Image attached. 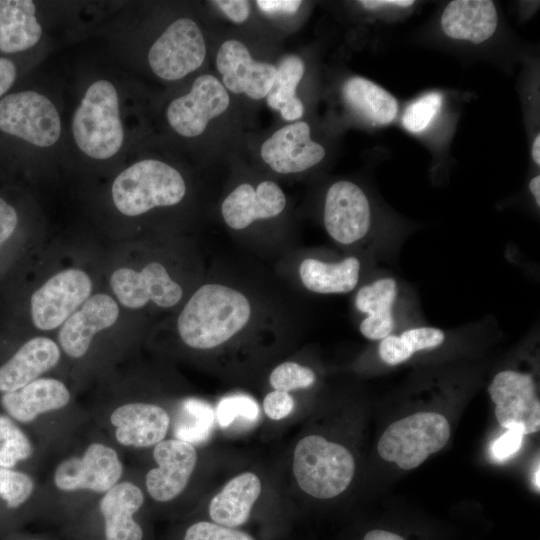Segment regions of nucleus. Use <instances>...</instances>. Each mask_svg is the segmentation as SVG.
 I'll list each match as a JSON object with an SVG mask.
<instances>
[{"instance_id": "1", "label": "nucleus", "mask_w": 540, "mask_h": 540, "mask_svg": "<svg viewBox=\"0 0 540 540\" xmlns=\"http://www.w3.org/2000/svg\"><path fill=\"white\" fill-rule=\"evenodd\" d=\"M255 308L239 289L212 282L200 286L177 318V331L190 348H218L254 321Z\"/></svg>"}, {"instance_id": "2", "label": "nucleus", "mask_w": 540, "mask_h": 540, "mask_svg": "<svg viewBox=\"0 0 540 540\" xmlns=\"http://www.w3.org/2000/svg\"><path fill=\"white\" fill-rule=\"evenodd\" d=\"M71 131L77 148L92 159L107 160L122 149L119 96L110 80L97 79L87 87L74 110Z\"/></svg>"}, {"instance_id": "3", "label": "nucleus", "mask_w": 540, "mask_h": 540, "mask_svg": "<svg viewBox=\"0 0 540 540\" xmlns=\"http://www.w3.org/2000/svg\"><path fill=\"white\" fill-rule=\"evenodd\" d=\"M186 183L173 166L157 159H142L126 167L111 186L116 209L128 217H137L158 207L180 203Z\"/></svg>"}, {"instance_id": "4", "label": "nucleus", "mask_w": 540, "mask_h": 540, "mask_svg": "<svg viewBox=\"0 0 540 540\" xmlns=\"http://www.w3.org/2000/svg\"><path fill=\"white\" fill-rule=\"evenodd\" d=\"M292 466L300 489L318 499H330L343 493L355 472L352 453L320 435H308L298 441Z\"/></svg>"}, {"instance_id": "5", "label": "nucleus", "mask_w": 540, "mask_h": 540, "mask_svg": "<svg viewBox=\"0 0 540 540\" xmlns=\"http://www.w3.org/2000/svg\"><path fill=\"white\" fill-rule=\"evenodd\" d=\"M450 438V424L436 412H418L391 423L379 439L382 459L403 470L421 465L441 450Z\"/></svg>"}, {"instance_id": "6", "label": "nucleus", "mask_w": 540, "mask_h": 540, "mask_svg": "<svg viewBox=\"0 0 540 540\" xmlns=\"http://www.w3.org/2000/svg\"><path fill=\"white\" fill-rule=\"evenodd\" d=\"M0 130L33 146L47 148L58 142L62 123L58 109L46 95L26 90L0 100Z\"/></svg>"}, {"instance_id": "7", "label": "nucleus", "mask_w": 540, "mask_h": 540, "mask_svg": "<svg viewBox=\"0 0 540 540\" xmlns=\"http://www.w3.org/2000/svg\"><path fill=\"white\" fill-rule=\"evenodd\" d=\"M205 56L206 45L199 26L190 18H179L152 44L148 63L159 78L176 81L197 70Z\"/></svg>"}, {"instance_id": "8", "label": "nucleus", "mask_w": 540, "mask_h": 540, "mask_svg": "<svg viewBox=\"0 0 540 540\" xmlns=\"http://www.w3.org/2000/svg\"><path fill=\"white\" fill-rule=\"evenodd\" d=\"M92 281L78 268L64 269L48 278L31 296L30 313L36 328L61 326L91 296Z\"/></svg>"}, {"instance_id": "9", "label": "nucleus", "mask_w": 540, "mask_h": 540, "mask_svg": "<svg viewBox=\"0 0 540 540\" xmlns=\"http://www.w3.org/2000/svg\"><path fill=\"white\" fill-rule=\"evenodd\" d=\"M488 392L502 427L523 436L539 431L540 402L535 381L529 373L500 371L491 381Z\"/></svg>"}, {"instance_id": "10", "label": "nucleus", "mask_w": 540, "mask_h": 540, "mask_svg": "<svg viewBox=\"0 0 540 540\" xmlns=\"http://www.w3.org/2000/svg\"><path fill=\"white\" fill-rule=\"evenodd\" d=\"M118 301L129 309H140L149 302L160 308H171L183 297V289L160 262L153 261L141 270L121 267L109 280Z\"/></svg>"}, {"instance_id": "11", "label": "nucleus", "mask_w": 540, "mask_h": 540, "mask_svg": "<svg viewBox=\"0 0 540 540\" xmlns=\"http://www.w3.org/2000/svg\"><path fill=\"white\" fill-rule=\"evenodd\" d=\"M230 103L228 92L214 76L197 77L190 91L170 102L166 118L171 128L187 138L199 136L208 122L226 111Z\"/></svg>"}, {"instance_id": "12", "label": "nucleus", "mask_w": 540, "mask_h": 540, "mask_svg": "<svg viewBox=\"0 0 540 540\" xmlns=\"http://www.w3.org/2000/svg\"><path fill=\"white\" fill-rule=\"evenodd\" d=\"M323 221L326 232L338 244L360 242L371 226V208L365 192L355 183H333L325 197Z\"/></svg>"}, {"instance_id": "13", "label": "nucleus", "mask_w": 540, "mask_h": 540, "mask_svg": "<svg viewBox=\"0 0 540 540\" xmlns=\"http://www.w3.org/2000/svg\"><path fill=\"white\" fill-rule=\"evenodd\" d=\"M122 472L116 451L104 444L93 443L82 457H70L57 466L54 483L63 491L106 492L116 485Z\"/></svg>"}, {"instance_id": "14", "label": "nucleus", "mask_w": 540, "mask_h": 540, "mask_svg": "<svg viewBox=\"0 0 540 540\" xmlns=\"http://www.w3.org/2000/svg\"><path fill=\"white\" fill-rule=\"evenodd\" d=\"M216 66L225 88L255 100L268 95L277 72L276 67L269 63L254 61L247 47L237 40L221 44Z\"/></svg>"}, {"instance_id": "15", "label": "nucleus", "mask_w": 540, "mask_h": 540, "mask_svg": "<svg viewBox=\"0 0 540 540\" xmlns=\"http://www.w3.org/2000/svg\"><path fill=\"white\" fill-rule=\"evenodd\" d=\"M153 457L158 466L146 474L147 491L156 501H170L187 486L197 462L196 449L179 439L162 440L155 445Z\"/></svg>"}, {"instance_id": "16", "label": "nucleus", "mask_w": 540, "mask_h": 540, "mask_svg": "<svg viewBox=\"0 0 540 540\" xmlns=\"http://www.w3.org/2000/svg\"><path fill=\"white\" fill-rule=\"evenodd\" d=\"M261 157L280 174L305 171L323 160L325 149L310 137L306 122L288 124L272 134L261 146Z\"/></svg>"}, {"instance_id": "17", "label": "nucleus", "mask_w": 540, "mask_h": 540, "mask_svg": "<svg viewBox=\"0 0 540 540\" xmlns=\"http://www.w3.org/2000/svg\"><path fill=\"white\" fill-rule=\"evenodd\" d=\"M119 317L115 299L105 293L91 295L61 326L58 342L72 358L83 357L100 331L112 327Z\"/></svg>"}, {"instance_id": "18", "label": "nucleus", "mask_w": 540, "mask_h": 540, "mask_svg": "<svg viewBox=\"0 0 540 540\" xmlns=\"http://www.w3.org/2000/svg\"><path fill=\"white\" fill-rule=\"evenodd\" d=\"M286 206V196L273 181L265 180L254 188L249 183L236 187L223 201L222 217L234 230H242L258 219L274 218Z\"/></svg>"}, {"instance_id": "19", "label": "nucleus", "mask_w": 540, "mask_h": 540, "mask_svg": "<svg viewBox=\"0 0 540 540\" xmlns=\"http://www.w3.org/2000/svg\"><path fill=\"white\" fill-rule=\"evenodd\" d=\"M110 421L117 441L124 446L149 447L161 442L169 429L165 409L149 403H128L116 408Z\"/></svg>"}, {"instance_id": "20", "label": "nucleus", "mask_w": 540, "mask_h": 540, "mask_svg": "<svg viewBox=\"0 0 540 540\" xmlns=\"http://www.w3.org/2000/svg\"><path fill=\"white\" fill-rule=\"evenodd\" d=\"M60 359V348L52 339L37 336L25 342L0 367V391L12 392L52 369Z\"/></svg>"}, {"instance_id": "21", "label": "nucleus", "mask_w": 540, "mask_h": 540, "mask_svg": "<svg viewBox=\"0 0 540 540\" xmlns=\"http://www.w3.org/2000/svg\"><path fill=\"white\" fill-rule=\"evenodd\" d=\"M397 294L398 285L392 277L378 278L357 291L354 304L365 315L359 324V331L365 338L381 341L392 334Z\"/></svg>"}, {"instance_id": "22", "label": "nucleus", "mask_w": 540, "mask_h": 540, "mask_svg": "<svg viewBox=\"0 0 540 540\" xmlns=\"http://www.w3.org/2000/svg\"><path fill=\"white\" fill-rule=\"evenodd\" d=\"M497 25L496 7L490 0H454L441 16V27L448 37L474 44L488 40Z\"/></svg>"}, {"instance_id": "23", "label": "nucleus", "mask_w": 540, "mask_h": 540, "mask_svg": "<svg viewBox=\"0 0 540 540\" xmlns=\"http://www.w3.org/2000/svg\"><path fill=\"white\" fill-rule=\"evenodd\" d=\"M70 393L63 382L54 378H39L22 388L3 393L1 404L15 420L27 423L42 413L63 408Z\"/></svg>"}, {"instance_id": "24", "label": "nucleus", "mask_w": 540, "mask_h": 540, "mask_svg": "<svg viewBox=\"0 0 540 540\" xmlns=\"http://www.w3.org/2000/svg\"><path fill=\"white\" fill-rule=\"evenodd\" d=\"M143 502L141 489L131 482H121L106 491L99 504L106 540H142V528L133 515Z\"/></svg>"}, {"instance_id": "25", "label": "nucleus", "mask_w": 540, "mask_h": 540, "mask_svg": "<svg viewBox=\"0 0 540 540\" xmlns=\"http://www.w3.org/2000/svg\"><path fill=\"white\" fill-rule=\"evenodd\" d=\"M261 489V481L256 474L243 472L235 476L211 499V519L230 528L243 525L248 520Z\"/></svg>"}, {"instance_id": "26", "label": "nucleus", "mask_w": 540, "mask_h": 540, "mask_svg": "<svg viewBox=\"0 0 540 540\" xmlns=\"http://www.w3.org/2000/svg\"><path fill=\"white\" fill-rule=\"evenodd\" d=\"M31 0H0V51L17 53L34 47L43 28Z\"/></svg>"}, {"instance_id": "27", "label": "nucleus", "mask_w": 540, "mask_h": 540, "mask_svg": "<svg viewBox=\"0 0 540 540\" xmlns=\"http://www.w3.org/2000/svg\"><path fill=\"white\" fill-rule=\"evenodd\" d=\"M361 262L348 256L338 262L305 258L298 269L303 286L318 294H346L358 285Z\"/></svg>"}, {"instance_id": "28", "label": "nucleus", "mask_w": 540, "mask_h": 540, "mask_svg": "<svg viewBox=\"0 0 540 540\" xmlns=\"http://www.w3.org/2000/svg\"><path fill=\"white\" fill-rule=\"evenodd\" d=\"M342 93L355 112L374 124H389L397 116L398 102L394 96L366 78H349L343 85Z\"/></svg>"}, {"instance_id": "29", "label": "nucleus", "mask_w": 540, "mask_h": 540, "mask_svg": "<svg viewBox=\"0 0 540 540\" xmlns=\"http://www.w3.org/2000/svg\"><path fill=\"white\" fill-rule=\"evenodd\" d=\"M276 70L267 103L272 109L279 110L285 120H297L304 113L303 103L296 96V88L305 71L304 63L300 57L288 55L280 61Z\"/></svg>"}, {"instance_id": "30", "label": "nucleus", "mask_w": 540, "mask_h": 540, "mask_svg": "<svg viewBox=\"0 0 540 540\" xmlns=\"http://www.w3.org/2000/svg\"><path fill=\"white\" fill-rule=\"evenodd\" d=\"M445 333L436 327L420 326L403 331L399 335L390 334L380 341L379 356L388 365L401 364L416 352L440 346Z\"/></svg>"}, {"instance_id": "31", "label": "nucleus", "mask_w": 540, "mask_h": 540, "mask_svg": "<svg viewBox=\"0 0 540 540\" xmlns=\"http://www.w3.org/2000/svg\"><path fill=\"white\" fill-rule=\"evenodd\" d=\"M214 420L215 413L209 404L188 398L182 402L175 419L176 439L191 444L205 441L212 431Z\"/></svg>"}, {"instance_id": "32", "label": "nucleus", "mask_w": 540, "mask_h": 540, "mask_svg": "<svg viewBox=\"0 0 540 540\" xmlns=\"http://www.w3.org/2000/svg\"><path fill=\"white\" fill-rule=\"evenodd\" d=\"M31 454L28 437L9 417L0 415V466L12 468Z\"/></svg>"}, {"instance_id": "33", "label": "nucleus", "mask_w": 540, "mask_h": 540, "mask_svg": "<svg viewBox=\"0 0 540 540\" xmlns=\"http://www.w3.org/2000/svg\"><path fill=\"white\" fill-rule=\"evenodd\" d=\"M443 97L430 92L412 102L404 111L402 124L411 133L424 131L440 112Z\"/></svg>"}, {"instance_id": "34", "label": "nucleus", "mask_w": 540, "mask_h": 540, "mask_svg": "<svg viewBox=\"0 0 540 540\" xmlns=\"http://www.w3.org/2000/svg\"><path fill=\"white\" fill-rule=\"evenodd\" d=\"M316 381L314 371L293 361L277 365L270 373L269 382L274 390L290 392L311 387Z\"/></svg>"}, {"instance_id": "35", "label": "nucleus", "mask_w": 540, "mask_h": 540, "mask_svg": "<svg viewBox=\"0 0 540 540\" xmlns=\"http://www.w3.org/2000/svg\"><path fill=\"white\" fill-rule=\"evenodd\" d=\"M33 480L25 473L0 466V498L8 508H17L31 495Z\"/></svg>"}, {"instance_id": "36", "label": "nucleus", "mask_w": 540, "mask_h": 540, "mask_svg": "<svg viewBox=\"0 0 540 540\" xmlns=\"http://www.w3.org/2000/svg\"><path fill=\"white\" fill-rule=\"evenodd\" d=\"M215 416L221 427H228L236 418L252 422L259 416V406L249 396L231 395L219 402Z\"/></svg>"}, {"instance_id": "37", "label": "nucleus", "mask_w": 540, "mask_h": 540, "mask_svg": "<svg viewBox=\"0 0 540 540\" xmlns=\"http://www.w3.org/2000/svg\"><path fill=\"white\" fill-rule=\"evenodd\" d=\"M184 540H255L241 530L219 525L215 522L200 521L191 525Z\"/></svg>"}, {"instance_id": "38", "label": "nucleus", "mask_w": 540, "mask_h": 540, "mask_svg": "<svg viewBox=\"0 0 540 540\" xmlns=\"http://www.w3.org/2000/svg\"><path fill=\"white\" fill-rule=\"evenodd\" d=\"M294 399L289 392L274 390L263 400V410L272 420H281L289 416L294 409Z\"/></svg>"}, {"instance_id": "39", "label": "nucleus", "mask_w": 540, "mask_h": 540, "mask_svg": "<svg viewBox=\"0 0 540 540\" xmlns=\"http://www.w3.org/2000/svg\"><path fill=\"white\" fill-rule=\"evenodd\" d=\"M522 441V434L508 430L493 443L492 454L498 461L507 460L520 449Z\"/></svg>"}, {"instance_id": "40", "label": "nucleus", "mask_w": 540, "mask_h": 540, "mask_svg": "<svg viewBox=\"0 0 540 540\" xmlns=\"http://www.w3.org/2000/svg\"><path fill=\"white\" fill-rule=\"evenodd\" d=\"M18 224L15 208L0 197V248L12 236Z\"/></svg>"}, {"instance_id": "41", "label": "nucleus", "mask_w": 540, "mask_h": 540, "mask_svg": "<svg viewBox=\"0 0 540 540\" xmlns=\"http://www.w3.org/2000/svg\"><path fill=\"white\" fill-rule=\"evenodd\" d=\"M213 3L235 23L246 21L250 15V3L245 0H216Z\"/></svg>"}, {"instance_id": "42", "label": "nucleus", "mask_w": 540, "mask_h": 540, "mask_svg": "<svg viewBox=\"0 0 540 540\" xmlns=\"http://www.w3.org/2000/svg\"><path fill=\"white\" fill-rule=\"evenodd\" d=\"M299 0H258L257 6L267 14H294L300 7Z\"/></svg>"}, {"instance_id": "43", "label": "nucleus", "mask_w": 540, "mask_h": 540, "mask_svg": "<svg viewBox=\"0 0 540 540\" xmlns=\"http://www.w3.org/2000/svg\"><path fill=\"white\" fill-rule=\"evenodd\" d=\"M16 76L15 64L8 58L0 57V98L12 87Z\"/></svg>"}, {"instance_id": "44", "label": "nucleus", "mask_w": 540, "mask_h": 540, "mask_svg": "<svg viewBox=\"0 0 540 540\" xmlns=\"http://www.w3.org/2000/svg\"><path fill=\"white\" fill-rule=\"evenodd\" d=\"M359 3L367 9H375L380 7H408L415 2L412 0H362Z\"/></svg>"}, {"instance_id": "45", "label": "nucleus", "mask_w": 540, "mask_h": 540, "mask_svg": "<svg viewBox=\"0 0 540 540\" xmlns=\"http://www.w3.org/2000/svg\"><path fill=\"white\" fill-rule=\"evenodd\" d=\"M362 540H407L404 536L391 530L375 528L369 530Z\"/></svg>"}, {"instance_id": "46", "label": "nucleus", "mask_w": 540, "mask_h": 540, "mask_svg": "<svg viewBox=\"0 0 540 540\" xmlns=\"http://www.w3.org/2000/svg\"><path fill=\"white\" fill-rule=\"evenodd\" d=\"M529 189L532 193L537 206H540V175L533 177L529 183Z\"/></svg>"}, {"instance_id": "47", "label": "nucleus", "mask_w": 540, "mask_h": 540, "mask_svg": "<svg viewBox=\"0 0 540 540\" xmlns=\"http://www.w3.org/2000/svg\"><path fill=\"white\" fill-rule=\"evenodd\" d=\"M532 158L536 165H540V134L536 136L532 145Z\"/></svg>"}, {"instance_id": "48", "label": "nucleus", "mask_w": 540, "mask_h": 540, "mask_svg": "<svg viewBox=\"0 0 540 540\" xmlns=\"http://www.w3.org/2000/svg\"><path fill=\"white\" fill-rule=\"evenodd\" d=\"M534 484H535V487H537V491H539V464L537 465V470L535 472V476H534Z\"/></svg>"}]
</instances>
